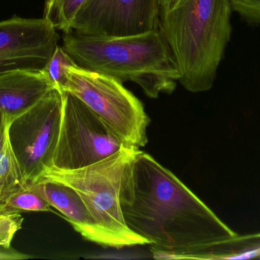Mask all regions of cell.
Instances as JSON below:
<instances>
[{
  "instance_id": "6da1fadb",
  "label": "cell",
  "mask_w": 260,
  "mask_h": 260,
  "mask_svg": "<svg viewBox=\"0 0 260 260\" xmlns=\"http://www.w3.org/2000/svg\"><path fill=\"white\" fill-rule=\"evenodd\" d=\"M125 221L156 259H206L238 235L180 179L140 151L126 166L120 193Z\"/></svg>"
},
{
  "instance_id": "ffe728a7",
  "label": "cell",
  "mask_w": 260,
  "mask_h": 260,
  "mask_svg": "<svg viewBox=\"0 0 260 260\" xmlns=\"http://www.w3.org/2000/svg\"><path fill=\"white\" fill-rule=\"evenodd\" d=\"M28 257L29 256H24L18 252L10 250V249H6L4 251H0V259H25Z\"/></svg>"
},
{
  "instance_id": "5bb4252c",
  "label": "cell",
  "mask_w": 260,
  "mask_h": 260,
  "mask_svg": "<svg viewBox=\"0 0 260 260\" xmlns=\"http://www.w3.org/2000/svg\"><path fill=\"white\" fill-rule=\"evenodd\" d=\"M85 0H46L44 16L56 30L64 33L72 31V24Z\"/></svg>"
},
{
  "instance_id": "7a4b0ae2",
  "label": "cell",
  "mask_w": 260,
  "mask_h": 260,
  "mask_svg": "<svg viewBox=\"0 0 260 260\" xmlns=\"http://www.w3.org/2000/svg\"><path fill=\"white\" fill-rule=\"evenodd\" d=\"M157 28L180 74L192 93L213 87L232 38L230 0H157Z\"/></svg>"
},
{
  "instance_id": "9c48e42d",
  "label": "cell",
  "mask_w": 260,
  "mask_h": 260,
  "mask_svg": "<svg viewBox=\"0 0 260 260\" xmlns=\"http://www.w3.org/2000/svg\"><path fill=\"white\" fill-rule=\"evenodd\" d=\"M157 28V0H85L72 31L99 36H127Z\"/></svg>"
},
{
  "instance_id": "d6986e66",
  "label": "cell",
  "mask_w": 260,
  "mask_h": 260,
  "mask_svg": "<svg viewBox=\"0 0 260 260\" xmlns=\"http://www.w3.org/2000/svg\"><path fill=\"white\" fill-rule=\"evenodd\" d=\"M10 123L6 120V116L0 111V151L4 145L5 140H6V131L7 128Z\"/></svg>"
},
{
  "instance_id": "4fadbf2b",
  "label": "cell",
  "mask_w": 260,
  "mask_h": 260,
  "mask_svg": "<svg viewBox=\"0 0 260 260\" xmlns=\"http://www.w3.org/2000/svg\"><path fill=\"white\" fill-rule=\"evenodd\" d=\"M260 259V232L250 235H238L216 246L206 259Z\"/></svg>"
},
{
  "instance_id": "52a82bcc",
  "label": "cell",
  "mask_w": 260,
  "mask_h": 260,
  "mask_svg": "<svg viewBox=\"0 0 260 260\" xmlns=\"http://www.w3.org/2000/svg\"><path fill=\"white\" fill-rule=\"evenodd\" d=\"M62 106V91L55 88L9 124V141L27 183L51 166Z\"/></svg>"
},
{
  "instance_id": "7c38bea8",
  "label": "cell",
  "mask_w": 260,
  "mask_h": 260,
  "mask_svg": "<svg viewBox=\"0 0 260 260\" xmlns=\"http://www.w3.org/2000/svg\"><path fill=\"white\" fill-rule=\"evenodd\" d=\"M27 180L9 141L8 126L6 140L0 151V206L11 195L27 189Z\"/></svg>"
},
{
  "instance_id": "8fae6325",
  "label": "cell",
  "mask_w": 260,
  "mask_h": 260,
  "mask_svg": "<svg viewBox=\"0 0 260 260\" xmlns=\"http://www.w3.org/2000/svg\"><path fill=\"white\" fill-rule=\"evenodd\" d=\"M27 189L38 194L62 214L84 239L102 246L97 227L74 189L62 183L42 178L27 183Z\"/></svg>"
},
{
  "instance_id": "8992f818",
  "label": "cell",
  "mask_w": 260,
  "mask_h": 260,
  "mask_svg": "<svg viewBox=\"0 0 260 260\" xmlns=\"http://www.w3.org/2000/svg\"><path fill=\"white\" fill-rule=\"evenodd\" d=\"M124 143L88 105L62 91V114L51 166L77 169L107 158Z\"/></svg>"
},
{
  "instance_id": "277c9868",
  "label": "cell",
  "mask_w": 260,
  "mask_h": 260,
  "mask_svg": "<svg viewBox=\"0 0 260 260\" xmlns=\"http://www.w3.org/2000/svg\"><path fill=\"white\" fill-rule=\"evenodd\" d=\"M139 150L124 145L107 158L77 169L47 166L38 178L67 185L79 194L97 227L102 247L145 245L148 241L126 224L120 200L125 169Z\"/></svg>"
},
{
  "instance_id": "ba28073f",
  "label": "cell",
  "mask_w": 260,
  "mask_h": 260,
  "mask_svg": "<svg viewBox=\"0 0 260 260\" xmlns=\"http://www.w3.org/2000/svg\"><path fill=\"white\" fill-rule=\"evenodd\" d=\"M59 38L57 30L44 18L14 15L0 21V75L15 70L43 71Z\"/></svg>"
},
{
  "instance_id": "e0dca14e",
  "label": "cell",
  "mask_w": 260,
  "mask_h": 260,
  "mask_svg": "<svg viewBox=\"0 0 260 260\" xmlns=\"http://www.w3.org/2000/svg\"><path fill=\"white\" fill-rule=\"evenodd\" d=\"M24 218L19 212H0V247L9 249L14 237L21 230Z\"/></svg>"
},
{
  "instance_id": "9a60e30c",
  "label": "cell",
  "mask_w": 260,
  "mask_h": 260,
  "mask_svg": "<svg viewBox=\"0 0 260 260\" xmlns=\"http://www.w3.org/2000/svg\"><path fill=\"white\" fill-rule=\"evenodd\" d=\"M51 206L38 194L27 189L11 195L0 206V212H50Z\"/></svg>"
},
{
  "instance_id": "2e32d148",
  "label": "cell",
  "mask_w": 260,
  "mask_h": 260,
  "mask_svg": "<svg viewBox=\"0 0 260 260\" xmlns=\"http://www.w3.org/2000/svg\"><path fill=\"white\" fill-rule=\"evenodd\" d=\"M75 66L76 63L71 56L62 47L58 45L43 71L56 88L63 91L68 80V70Z\"/></svg>"
},
{
  "instance_id": "3957f363",
  "label": "cell",
  "mask_w": 260,
  "mask_h": 260,
  "mask_svg": "<svg viewBox=\"0 0 260 260\" xmlns=\"http://www.w3.org/2000/svg\"><path fill=\"white\" fill-rule=\"evenodd\" d=\"M64 34L62 48L78 67L134 82L151 99L175 90L180 74L158 28L127 36Z\"/></svg>"
},
{
  "instance_id": "5b68a950",
  "label": "cell",
  "mask_w": 260,
  "mask_h": 260,
  "mask_svg": "<svg viewBox=\"0 0 260 260\" xmlns=\"http://www.w3.org/2000/svg\"><path fill=\"white\" fill-rule=\"evenodd\" d=\"M63 91L88 105L126 146L144 148L148 141L150 119L142 102L117 79L77 65L67 73Z\"/></svg>"
},
{
  "instance_id": "ac0fdd59",
  "label": "cell",
  "mask_w": 260,
  "mask_h": 260,
  "mask_svg": "<svg viewBox=\"0 0 260 260\" xmlns=\"http://www.w3.org/2000/svg\"><path fill=\"white\" fill-rule=\"evenodd\" d=\"M233 12L250 26L260 24V0H230Z\"/></svg>"
},
{
  "instance_id": "30bf717a",
  "label": "cell",
  "mask_w": 260,
  "mask_h": 260,
  "mask_svg": "<svg viewBox=\"0 0 260 260\" xmlns=\"http://www.w3.org/2000/svg\"><path fill=\"white\" fill-rule=\"evenodd\" d=\"M55 88L44 71L15 70L0 75V111L11 123Z\"/></svg>"
}]
</instances>
